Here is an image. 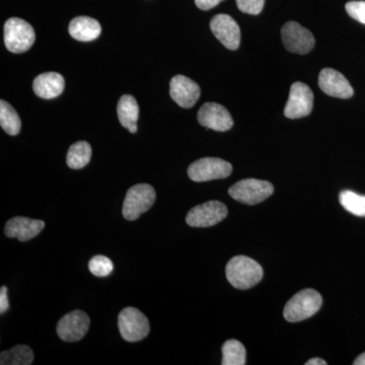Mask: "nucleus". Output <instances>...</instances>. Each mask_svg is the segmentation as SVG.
Here are the masks:
<instances>
[{
	"instance_id": "1",
	"label": "nucleus",
	"mask_w": 365,
	"mask_h": 365,
	"mask_svg": "<svg viewBox=\"0 0 365 365\" xmlns=\"http://www.w3.org/2000/svg\"><path fill=\"white\" fill-rule=\"evenodd\" d=\"M225 274L228 282L237 289H249L263 278L260 264L247 256H235L228 262Z\"/></svg>"
},
{
	"instance_id": "2",
	"label": "nucleus",
	"mask_w": 365,
	"mask_h": 365,
	"mask_svg": "<svg viewBox=\"0 0 365 365\" xmlns=\"http://www.w3.org/2000/svg\"><path fill=\"white\" fill-rule=\"evenodd\" d=\"M323 299L314 289H304L294 295L284 307V318L290 323L304 321L318 313Z\"/></svg>"
},
{
	"instance_id": "3",
	"label": "nucleus",
	"mask_w": 365,
	"mask_h": 365,
	"mask_svg": "<svg viewBox=\"0 0 365 365\" xmlns=\"http://www.w3.org/2000/svg\"><path fill=\"white\" fill-rule=\"evenodd\" d=\"M155 189L148 184H137L127 192L122 212L125 220H136L143 213L150 210L155 201Z\"/></svg>"
},
{
	"instance_id": "4",
	"label": "nucleus",
	"mask_w": 365,
	"mask_h": 365,
	"mask_svg": "<svg viewBox=\"0 0 365 365\" xmlns=\"http://www.w3.org/2000/svg\"><path fill=\"white\" fill-rule=\"evenodd\" d=\"M274 187L271 182L257 179H246L235 182L228 190L230 197L237 202L256 205L272 195Z\"/></svg>"
},
{
	"instance_id": "5",
	"label": "nucleus",
	"mask_w": 365,
	"mask_h": 365,
	"mask_svg": "<svg viewBox=\"0 0 365 365\" xmlns=\"http://www.w3.org/2000/svg\"><path fill=\"white\" fill-rule=\"evenodd\" d=\"M35 31L28 21L19 18H11L6 21L4 25V43L9 51H28L35 43Z\"/></svg>"
},
{
	"instance_id": "6",
	"label": "nucleus",
	"mask_w": 365,
	"mask_h": 365,
	"mask_svg": "<svg viewBox=\"0 0 365 365\" xmlns=\"http://www.w3.org/2000/svg\"><path fill=\"white\" fill-rule=\"evenodd\" d=\"M118 327L122 338L127 342H138L148 335L150 322L139 309L126 307L118 318Z\"/></svg>"
},
{
	"instance_id": "7",
	"label": "nucleus",
	"mask_w": 365,
	"mask_h": 365,
	"mask_svg": "<svg viewBox=\"0 0 365 365\" xmlns=\"http://www.w3.org/2000/svg\"><path fill=\"white\" fill-rule=\"evenodd\" d=\"M232 165L222 158H204L190 165L188 176L194 182L225 179L232 174Z\"/></svg>"
},
{
	"instance_id": "8",
	"label": "nucleus",
	"mask_w": 365,
	"mask_h": 365,
	"mask_svg": "<svg viewBox=\"0 0 365 365\" xmlns=\"http://www.w3.org/2000/svg\"><path fill=\"white\" fill-rule=\"evenodd\" d=\"M227 215V208L220 201L197 205L189 211L186 216L187 225L193 227H209L222 222Z\"/></svg>"
},
{
	"instance_id": "9",
	"label": "nucleus",
	"mask_w": 365,
	"mask_h": 365,
	"mask_svg": "<svg viewBox=\"0 0 365 365\" xmlns=\"http://www.w3.org/2000/svg\"><path fill=\"white\" fill-rule=\"evenodd\" d=\"M283 44L289 52L304 55L314 49L316 41L311 31L295 21H288L281 29Z\"/></svg>"
},
{
	"instance_id": "10",
	"label": "nucleus",
	"mask_w": 365,
	"mask_h": 365,
	"mask_svg": "<svg viewBox=\"0 0 365 365\" xmlns=\"http://www.w3.org/2000/svg\"><path fill=\"white\" fill-rule=\"evenodd\" d=\"M314 93L306 83H294L290 88L289 98L284 108L285 117L299 119L309 116L313 111Z\"/></svg>"
},
{
	"instance_id": "11",
	"label": "nucleus",
	"mask_w": 365,
	"mask_h": 365,
	"mask_svg": "<svg viewBox=\"0 0 365 365\" xmlns=\"http://www.w3.org/2000/svg\"><path fill=\"white\" fill-rule=\"evenodd\" d=\"M90 318L85 312L72 311L61 318L57 325V334L66 342L83 339L90 328Z\"/></svg>"
},
{
	"instance_id": "12",
	"label": "nucleus",
	"mask_w": 365,
	"mask_h": 365,
	"mask_svg": "<svg viewBox=\"0 0 365 365\" xmlns=\"http://www.w3.org/2000/svg\"><path fill=\"white\" fill-rule=\"evenodd\" d=\"M213 35L225 48L237 50L241 43V29L237 21L227 14H217L210 21Z\"/></svg>"
},
{
	"instance_id": "13",
	"label": "nucleus",
	"mask_w": 365,
	"mask_h": 365,
	"mask_svg": "<svg viewBox=\"0 0 365 365\" xmlns=\"http://www.w3.org/2000/svg\"><path fill=\"white\" fill-rule=\"evenodd\" d=\"M197 119L206 128L220 132L230 130L234 125L232 115L217 103H205L199 110Z\"/></svg>"
},
{
	"instance_id": "14",
	"label": "nucleus",
	"mask_w": 365,
	"mask_h": 365,
	"mask_svg": "<svg viewBox=\"0 0 365 365\" xmlns=\"http://www.w3.org/2000/svg\"><path fill=\"white\" fill-rule=\"evenodd\" d=\"M170 95L180 107L189 109L200 98L201 91L195 81L187 76H176L170 81Z\"/></svg>"
},
{
	"instance_id": "15",
	"label": "nucleus",
	"mask_w": 365,
	"mask_h": 365,
	"mask_svg": "<svg viewBox=\"0 0 365 365\" xmlns=\"http://www.w3.org/2000/svg\"><path fill=\"white\" fill-rule=\"evenodd\" d=\"M319 86L330 97L349 98L354 93L351 85L345 76L332 68H325L319 72Z\"/></svg>"
},
{
	"instance_id": "16",
	"label": "nucleus",
	"mask_w": 365,
	"mask_h": 365,
	"mask_svg": "<svg viewBox=\"0 0 365 365\" xmlns=\"http://www.w3.org/2000/svg\"><path fill=\"white\" fill-rule=\"evenodd\" d=\"M44 228L43 220L16 216L6 222L4 232L7 237H16L19 241L26 242L37 237Z\"/></svg>"
},
{
	"instance_id": "17",
	"label": "nucleus",
	"mask_w": 365,
	"mask_h": 365,
	"mask_svg": "<svg viewBox=\"0 0 365 365\" xmlns=\"http://www.w3.org/2000/svg\"><path fill=\"white\" fill-rule=\"evenodd\" d=\"M66 81L63 76L57 72H46L34 79V93L39 98L50 100L61 95Z\"/></svg>"
},
{
	"instance_id": "18",
	"label": "nucleus",
	"mask_w": 365,
	"mask_h": 365,
	"mask_svg": "<svg viewBox=\"0 0 365 365\" xmlns=\"http://www.w3.org/2000/svg\"><path fill=\"white\" fill-rule=\"evenodd\" d=\"M68 32L73 39L81 42H91L101 35L102 26L97 20L90 16H78L69 24Z\"/></svg>"
},
{
	"instance_id": "19",
	"label": "nucleus",
	"mask_w": 365,
	"mask_h": 365,
	"mask_svg": "<svg viewBox=\"0 0 365 365\" xmlns=\"http://www.w3.org/2000/svg\"><path fill=\"white\" fill-rule=\"evenodd\" d=\"M117 113L122 126L128 129L131 133H136L139 107L135 98L130 95L122 96L119 103H118Z\"/></svg>"
},
{
	"instance_id": "20",
	"label": "nucleus",
	"mask_w": 365,
	"mask_h": 365,
	"mask_svg": "<svg viewBox=\"0 0 365 365\" xmlns=\"http://www.w3.org/2000/svg\"><path fill=\"white\" fill-rule=\"evenodd\" d=\"M91 158V148L86 141H78L72 144L67 153V165L71 169L79 170L85 168L90 163Z\"/></svg>"
},
{
	"instance_id": "21",
	"label": "nucleus",
	"mask_w": 365,
	"mask_h": 365,
	"mask_svg": "<svg viewBox=\"0 0 365 365\" xmlns=\"http://www.w3.org/2000/svg\"><path fill=\"white\" fill-rule=\"evenodd\" d=\"M34 361V352L29 346L16 345L0 355L1 365H30Z\"/></svg>"
},
{
	"instance_id": "22",
	"label": "nucleus",
	"mask_w": 365,
	"mask_h": 365,
	"mask_svg": "<svg viewBox=\"0 0 365 365\" xmlns=\"http://www.w3.org/2000/svg\"><path fill=\"white\" fill-rule=\"evenodd\" d=\"M0 125L9 135H18L21 128V118L9 103L0 102Z\"/></svg>"
},
{
	"instance_id": "23",
	"label": "nucleus",
	"mask_w": 365,
	"mask_h": 365,
	"mask_svg": "<svg viewBox=\"0 0 365 365\" xmlns=\"http://www.w3.org/2000/svg\"><path fill=\"white\" fill-rule=\"evenodd\" d=\"M246 349L237 340H228L222 346V365L246 364Z\"/></svg>"
},
{
	"instance_id": "24",
	"label": "nucleus",
	"mask_w": 365,
	"mask_h": 365,
	"mask_svg": "<svg viewBox=\"0 0 365 365\" xmlns=\"http://www.w3.org/2000/svg\"><path fill=\"white\" fill-rule=\"evenodd\" d=\"M341 205L352 215L365 216V196L345 190L339 195Z\"/></svg>"
},
{
	"instance_id": "25",
	"label": "nucleus",
	"mask_w": 365,
	"mask_h": 365,
	"mask_svg": "<svg viewBox=\"0 0 365 365\" xmlns=\"http://www.w3.org/2000/svg\"><path fill=\"white\" fill-rule=\"evenodd\" d=\"M88 269L97 277H106V276L112 273L114 265L108 257L98 255L88 262Z\"/></svg>"
},
{
	"instance_id": "26",
	"label": "nucleus",
	"mask_w": 365,
	"mask_h": 365,
	"mask_svg": "<svg viewBox=\"0 0 365 365\" xmlns=\"http://www.w3.org/2000/svg\"><path fill=\"white\" fill-rule=\"evenodd\" d=\"M240 11L245 14L257 16L263 11L265 0H235Z\"/></svg>"
},
{
	"instance_id": "27",
	"label": "nucleus",
	"mask_w": 365,
	"mask_h": 365,
	"mask_svg": "<svg viewBox=\"0 0 365 365\" xmlns=\"http://www.w3.org/2000/svg\"><path fill=\"white\" fill-rule=\"evenodd\" d=\"M345 9L352 19L365 25V1L347 2Z\"/></svg>"
},
{
	"instance_id": "28",
	"label": "nucleus",
	"mask_w": 365,
	"mask_h": 365,
	"mask_svg": "<svg viewBox=\"0 0 365 365\" xmlns=\"http://www.w3.org/2000/svg\"><path fill=\"white\" fill-rule=\"evenodd\" d=\"M222 1V0H195V4L202 11H209Z\"/></svg>"
},
{
	"instance_id": "29",
	"label": "nucleus",
	"mask_w": 365,
	"mask_h": 365,
	"mask_svg": "<svg viewBox=\"0 0 365 365\" xmlns=\"http://www.w3.org/2000/svg\"><path fill=\"white\" fill-rule=\"evenodd\" d=\"M9 307V299H7V288L2 287L0 289V313H6Z\"/></svg>"
},
{
	"instance_id": "30",
	"label": "nucleus",
	"mask_w": 365,
	"mask_h": 365,
	"mask_svg": "<svg viewBox=\"0 0 365 365\" xmlns=\"http://www.w3.org/2000/svg\"><path fill=\"white\" fill-rule=\"evenodd\" d=\"M327 362L325 360L322 359H309V361L307 362V365H326Z\"/></svg>"
},
{
	"instance_id": "31",
	"label": "nucleus",
	"mask_w": 365,
	"mask_h": 365,
	"mask_svg": "<svg viewBox=\"0 0 365 365\" xmlns=\"http://www.w3.org/2000/svg\"><path fill=\"white\" fill-rule=\"evenodd\" d=\"M353 364H354V365H365V353H362L361 355H359V356L357 357L356 359H355V361L353 362Z\"/></svg>"
}]
</instances>
